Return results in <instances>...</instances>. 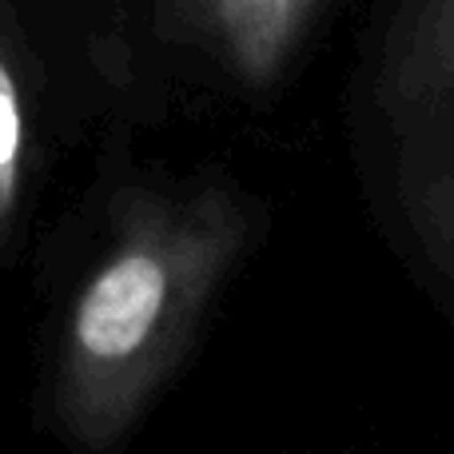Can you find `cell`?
<instances>
[{"label":"cell","instance_id":"cell-1","mask_svg":"<svg viewBox=\"0 0 454 454\" xmlns=\"http://www.w3.org/2000/svg\"><path fill=\"white\" fill-rule=\"evenodd\" d=\"M243 247V215L220 192L144 196L116 212L108 251L64 331L60 419L84 447H108L180 367Z\"/></svg>","mask_w":454,"mask_h":454},{"label":"cell","instance_id":"cell-2","mask_svg":"<svg viewBox=\"0 0 454 454\" xmlns=\"http://www.w3.org/2000/svg\"><path fill=\"white\" fill-rule=\"evenodd\" d=\"M379 108L403 223L454 283V0H403Z\"/></svg>","mask_w":454,"mask_h":454},{"label":"cell","instance_id":"cell-3","mask_svg":"<svg viewBox=\"0 0 454 454\" xmlns=\"http://www.w3.org/2000/svg\"><path fill=\"white\" fill-rule=\"evenodd\" d=\"M227 56L247 80H271L295 48L315 0H207Z\"/></svg>","mask_w":454,"mask_h":454},{"label":"cell","instance_id":"cell-4","mask_svg":"<svg viewBox=\"0 0 454 454\" xmlns=\"http://www.w3.org/2000/svg\"><path fill=\"white\" fill-rule=\"evenodd\" d=\"M24 180V104L20 88L12 80V68L0 56V231L12 220L20 204Z\"/></svg>","mask_w":454,"mask_h":454}]
</instances>
